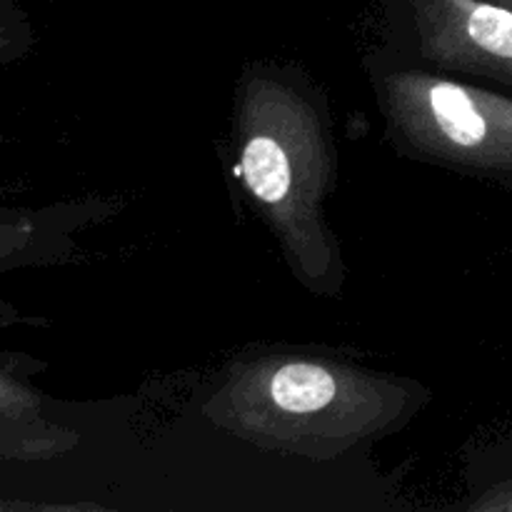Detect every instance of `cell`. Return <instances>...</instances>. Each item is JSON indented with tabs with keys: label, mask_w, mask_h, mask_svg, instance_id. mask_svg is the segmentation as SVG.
I'll use <instances>...</instances> for the list:
<instances>
[{
	"label": "cell",
	"mask_w": 512,
	"mask_h": 512,
	"mask_svg": "<svg viewBox=\"0 0 512 512\" xmlns=\"http://www.w3.org/2000/svg\"><path fill=\"white\" fill-rule=\"evenodd\" d=\"M390 148L465 178L512 183V95L380 43L360 60Z\"/></svg>",
	"instance_id": "obj_3"
},
{
	"label": "cell",
	"mask_w": 512,
	"mask_h": 512,
	"mask_svg": "<svg viewBox=\"0 0 512 512\" xmlns=\"http://www.w3.org/2000/svg\"><path fill=\"white\" fill-rule=\"evenodd\" d=\"M383 45L455 78L512 90V8L495 0H380Z\"/></svg>",
	"instance_id": "obj_4"
},
{
	"label": "cell",
	"mask_w": 512,
	"mask_h": 512,
	"mask_svg": "<svg viewBox=\"0 0 512 512\" xmlns=\"http://www.w3.org/2000/svg\"><path fill=\"white\" fill-rule=\"evenodd\" d=\"M478 508H483V510H512V490H510V493H500L498 498H493V500H483V503H478Z\"/></svg>",
	"instance_id": "obj_5"
},
{
	"label": "cell",
	"mask_w": 512,
	"mask_h": 512,
	"mask_svg": "<svg viewBox=\"0 0 512 512\" xmlns=\"http://www.w3.org/2000/svg\"><path fill=\"white\" fill-rule=\"evenodd\" d=\"M233 145L245 198L293 278L310 295L340 298L348 265L328 218L340 155L325 90L300 65L250 60L235 83Z\"/></svg>",
	"instance_id": "obj_1"
},
{
	"label": "cell",
	"mask_w": 512,
	"mask_h": 512,
	"mask_svg": "<svg viewBox=\"0 0 512 512\" xmlns=\"http://www.w3.org/2000/svg\"><path fill=\"white\" fill-rule=\"evenodd\" d=\"M430 400L410 378L305 350L245 353L205 400L233 438L293 458L333 460L400 433Z\"/></svg>",
	"instance_id": "obj_2"
},
{
	"label": "cell",
	"mask_w": 512,
	"mask_h": 512,
	"mask_svg": "<svg viewBox=\"0 0 512 512\" xmlns=\"http://www.w3.org/2000/svg\"><path fill=\"white\" fill-rule=\"evenodd\" d=\"M495 3H503V5H508V8H512V0H495Z\"/></svg>",
	"instance_id": "obj_6"
}]
</instances>
